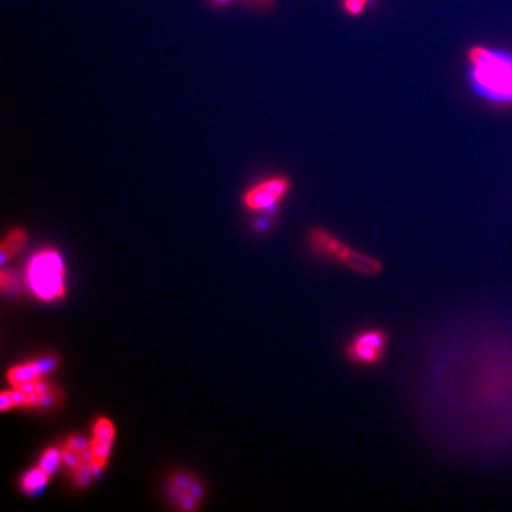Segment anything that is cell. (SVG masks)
Listing matches in <instances>:
<instances>
[{
  "mask_svg": "<svg viewBox=\"0 0 512 512\" xmlns=\"http://www.w3.org/2000/svg\"><path fill=\"white\" fill-rule=\"evenodd\" d=\"M473 91L498 105H512V54L501 49L473 46L467 50Z\"/></svg>",
  "mask_w": 512,
  "mask_h": 512,
  "instance_id": "cell-1",
  "label": "cell"
},
{
  "mask_svg": "<svg viewBox=\"0 0 512 512\" xmlns=\"http://www.w3.org/2000/svg\"><path fill=\"white\" fill-rule=\"evenodd\" d=\"M25 281L34 297L43 303L59 302L67 292V270L62 255L43 248L25 266Z\"/></svg>",
  "mask_w": 512,
  "mask_h": 512,
  "instance_id": "cell-2",
  "label": "cell"
},
{
  "mask_svg": "<svg viewBox=\"0 0 512 512\" xmlns=\"http://www.w3.org/2000/svg\"><path fill=\"white\" fill-rule=\"evenodd\" d=\"M390 343L387 330L368 326L357 330L343 347V357L352 366L370 369L381 366Z\"/></svg>",
  "mask_w": 512,
  "mask_h": 512,
  "instance_id": "cell-3",
  "label": "cell"
},
{
  "mask_svg": "<svg viewBox=\"0 0 512 512\" xmlns=\"http://www.w3.org/2000/svg\"><path fill=\"white\" fill-rule=\"evenodd\" d=\"M60 399V390L44 379L21 388L3 390L0 409L11 412L17 408H48L55 406Z\"/></svg>",
  "mask_w": 512,
  "mask_h": 512,
  "instance_id": "cell-4",
  "label": "cell"
},
{
  "mask_svg": "<svg viewBox=\"0 0 512 512\" xmlns=\"http://www.w3.org/2000/svg\"><path fill=\"white\" fill-rule=\"evenodd\" d=\"M62 463L70 472L73 482L79 488H85L95 478L91 469L89 438L82 435H70L61 447Z\"/></svg>",
  "mask_w": 512,
  "mask_h": 512,
  "instance_id": "cell-5",
  "label": "cell"
},
{
  "mask_svg": "<svg viewBox=\"0 0 512 512\" xmlns=\"http://www.w3.org/2000/svg\"><path fill=\"white\" fill-rule=\"evenodd\" d=\"M291 190L290 178L273 176L253 185L242 195V204L251 211H265L278 206Z\"/></svg>",
  "mask_w": 512,
  "mask_h": 512,
  "instance_id": "cell-6",
  "label": "cell"
},
{
  "mask_svg": "<svg viewBox=\"0 0 512 512\" xmlns=\"http://www.w3.org/2000/svg\"><path fill=\"white\" fill-rule=\"evenodd\" d=\"M170 501L176 509L183 512H194L201 508L206 490L200 478L190 472L172 473L168 480Z\"/></svg>",
  "mask_w": 512,
  "mask_h": 512,
  "instance_id": "cell-7",
  "label": "cell"
},
{
  "mask_svg": "<svg viewBox=\"0 0 512 512\" xmlns=\"http://www.w3.org/2000/svg\"><path fill=\"white\" fill-rule=\"evenodd\" d=\"M117 438V428L114 422L106 416L94 421L91 438H89V453H91V469L95 477L105 471L113 453Z\"/></svg>",
  "mask_w": 512,
  "mask_h": 512,
  "instance_id": "cell-8",
  "label": "cell"
},
{
  "mask_svg": "<svg viewBox=\"0 0 512 512\" xmlns=\"http://www.w3.org/2000/svg\"><path fill=\"white\" fill-rule=\"evenodd\" d=\"M57 363L59 362L54 356L18 363L8 370L6 380L11 388L28 386V384L47 379L48 374L56 369Z\"/></svg>",
  "mask_w": 512,
  "mask_h": 512,
  "instance_id": "cell-9",
  "label": "cell"
},
{
  "mask_svg": "<svg viewBox=\"0 0 512 512\" xmlns=\"http://www.w3.org/2000/svg\"><path fill=\"white\" fill-rule=\"evenodd\" d=\"M307 245L312 254L320 259L335 261L342 264V260L349 251L350 246L339 239L334 233L325 228H312L307 235Z\"/></svg>",
  "mask_w": 512,
  "mask_h": 512,
  "instance_id": "cell-10",
  "label": "cell"
},
{
  "mask_svg": "<svg viewBox=\"0 0 512 512\" xmlns=\"http://www.w3.org/2000/svg\"><path fill=\"white\" fill-rule=\"evenodd\" d=\"M342 265L352 272L364 275V277H376V275L383 272L381 260L369 254L356 251V249L352 247H350L347 254H345Z\"/></svg>",
  "mask_w": 512,
  "mask_h": 512,
  "instance_id": "cell-11",
  "label": "cell"
},
{
  "mask_svg": "<svg viewBox=\"0 0 512 512\" xmlns=\"http://www.w3.org/2000/svg\"><path fill=\"white\" fill-rule=\"evenodd\" d=\"M29 236L27 230L23 228H12L8 234L4 236L2 245H0V258H2V265L14 259L15 256L22 251L27 245Z\"/></svg>",
  "mask_w": 512,
  "mask_h": 512,
  "instance_id": "cell-12",
  "label": "cell"
},
{
  "mask_svg": "<svg viewBox=\"0 0 512 512\" xmlns=\"http://www.w3.org/2000/svg\"><path fill=\"white\" fill-rule=\"evenodd\" d=\"M53 473L44 469L43 466L37 463L36 466L32 467L24 476L21 478V490L25 495H36L40 494L44 488L49 484Z\"/></svg>",
  "mask_w": 512,
  "mask_h": 512,
  "instance_id": "cell-13",
  "label": "cell"
},
{
  "mask_svg": "<svg viewBox=\"0 0 512 512\" xmlns=\"http://www.w3.org/2000/svg\"><path fill=\"white\" fill-rule=\"evenodd\" d=\"M368 4L369 0H343V8L350 16H360Z\"/></svg>",
  "mask_w": 512,
  "mask_h": 512,
  "instance_id": "cell-14",
  "label": "cell"
},
{
  "mask_svg": "<svg viewBox=\"0 0 512 512\" xmlns=\"http://www.w3.org/2000/svg\"><path fill=\"white\" fill-rule=\"evenodd\" d=\"M17 287L18 280L14 273L6 270L0 272V288H2L3 292L15 291Z\"/></svg>",
  "mask_w": 512,
  "mask_h": 512,
  "instance_id": "cell-15",
  "label": "cell"
},
{
  "mask_svg": "<svg viewBox=\"0 0 512 512\" xmlns=\"http://www.w3.org/2000/svg\"><path fill=\"white\" fill-rule=\"evenodd\" d=\"M220 2H227V0H220Z\"/></svg>",
  "mask_w": 512,
  "mask_h": 512,
  "instance_id": "cell-16",
  "label": "cell"
}]
</instances>
